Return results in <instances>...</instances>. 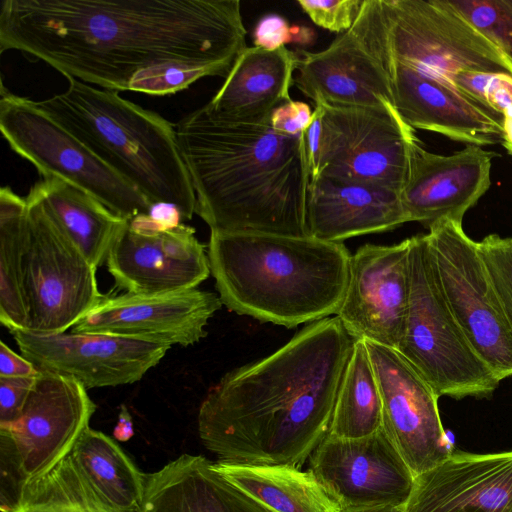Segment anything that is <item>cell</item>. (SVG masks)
<instances>
[{
  "label": "cell",
  "mask_w": 512,
  "mask_h": 512,
  "mask_svg": "<svg viewBox=\"0 0 512 512\" xmlns=\"http://www.w3.org/2000/svg\"><path fill=\"white\" fill-rule=\"evenodd\" d=\"M134 435L132 417L128 408L122 405L118 414V421L113 430L114 438L119 442H126Z\"/></svg>",
  "instance_id": "obj_40"
},
{
  "label": "cell",
  "mask_w": 512,
  "mask_h": 512,
  "mask_svg": "<svg viewBox=\"0 0 512 512\" xmlns=\"http://www.w3.org/2000/svg\"><path fill=\"white\" fill-rule=\"evenodd\" d=\"M428 240L442 292L468 342L499 381L512 376V327L503 310L478 242L462 223L443 219Z\"/></svg>",
  "instance_id": "obj_10"
},
{
  "label": "cell",
  "mask_w": 512,
  "mask_h": 512,
  "mask_svg": "<svg viewBox=\"0 0 512 512\" xmlns=\"http://www.w3.org/2000/svg\"><path fill=\"white\" fill-rule=\"evenodd\" d=\"M312 117L313 111L307 103L291 99L274 109L270 117V125L280 134L299 135L307 130Z\"/></svg>",
  "instance_id": "obj_38"
},
{
  "label": "cell",
  "mask_w": 512,
  "mask_h": 512,
  "mask_svg": "<svg viewBox=\"0 0 512 512\" xmlns=\"http://www.w3.org/2000/svg\"><path fill=\"white\" fill-rule=\"evenodd\" d=\"M239 0H2L0 51L111 91L169 65L229 73L246 46Z\"/></svg>",
  "instance_id": "obj_1"
},
{
  "label": "cell",
  "mask_w": 512,
  "mask_h": 512,
  "mask_svg": "<svg viewBox=\"0 0 512 512\" xmlns=\"http://www.w3.org/2000/svg\"><path fill=\"white\" fill-rule=\"evenodd\" d=\"M0 473H1V512H10L18 503L27 484L12 443L7 435L0 432Z\"/></svg>",
  "instance_id": "obj_36"
},
{
  "label": "cell",
  "mask_w": 512,
  "mask_h": 512,
  "mask_svg": "<svg viewBox=\"0 0 512 512\" xmlns=\"http://www.w3.org/2000/svg\"><path fill=\"white\" fill-rule=\"evenodd\" d=\"M376 63L388 80L395 110L414 130L436 132L467 145H502V114L410 67L392 62Z\"/></svg>",
  "instance_id": "obj_20"
},
{
  "label": "cell",
  "mask_w": 512,
  "mask_h": 512,
  "mask_svg": "<svg viewBox=\"0 0 512 512\" xmlns=\"http://www.w3.org/2000/svg\"><path fill=\"white\" fill-rule=\"evenodd\" d=\"M410 293L396 349L438 397L487 398L499 379L475 352L442 292L428 235L409 238Z\"/></svg>",
  "instance_id": "obj_7"
},
{
  "label": "cell",
  "mask_w": 512,
  "mask_h": 512,
  "mask_svg": "<svg viewBox=\"0 0 512 512\" xmlns=\"http://www.w3.org/2000/svg\"><path fill=\"white\" fill-rule=\"evenodd\" d=\"M309 463L341 508L405 506L414 487L415 476L382 427L358 439L327 434Z\"/></svg>",
  "instance_id": "obj_14"
},
{
  "label": "cell",
  "mask_w": 512,
  "mask_h": 512,
  "mask_svg": "<svg viewBox=\"0 0 512 512\" xmlns=\"http://www.w3.org/2000/svg\"><path fill=\"white\" fill-rule=\"evenodd\" d=\"M27 201L10 187L0 190V321L25 331L27 311L22 288V253Z\"/></svg>",
  "instance_id": "obj_31"
},
{
  "label": "cell",
  "mask_w": 512,
  "mask_h": 512,
  "mask_svg": "<svg viewBox=\"0 0 512 512\" xmlns=\"http://www.w3.org/2000/svg\"><path fill=\"white\" fill-rule=\"evenodd\" d=\"M210 271L230 311L293 328L336 315L351 254L309 235L211 231Z\"/></svg>",
  "instance_id": "obj_4"
},
{
  "label": "cell",
  "mask_w": 512,
  "mask_h": 512,
  "mask_svg": "<svg viewBox=\"0 0 512 512\" xmlns=\"http://www.w3.org/2000/svg\"><path fill=\"white\" fill-rule=\"evenodd\" d=\"M382 399L364 340H355L334 404L328 433L358 439L382 427Z\"/></svg>",
  "instance_id": "obj_29"
},
{
  "label": "cell",
  "mask_w": 512,
  "mask_h": 512,
  "mask_svg": "<svg viewBox=\"0 0 512 512\" xmlns=\"http://www.w3.org/2000/svg\"><path fill=\"white\" fill-rule=\"evenodd\" d=\"M95 410L79 381L39 370L20 416L0 429L10 439L27 483L71 453Z\"/></svg>",
  "instance_id": "obj_15"
},
{
  "label": "cell",
  "mask_w": 512,
  "mask_h": 512,
  "mask_svg": "<svg viewBox=\"0 0 512 512\" xmlns=\"http://www.w3.org/2000/svg\"><path fill=\"white\" fill-rule=\"evenodd\" d=\"M349 30L376 62L405 65L454 89L461 73L512 77L501 49L446 0H364Z\"/></svg>",
  "instance_id": "obj_6"
},
{
  "label": "cell",
  "mask_w": 512,
  "mask_h": 512,
  "mask_svg": "<svg viewBox=\"0 0 512 512\" xmlns=\"http://www.w3.org/2000/svg\"><path fill=\"white\" fill-rule=\"evenodd\" d=\"M455 85L464 94L496 113L512 110V77L504 74L461 73Z\"/></svg>",
  "instance_id": "obj_34"
},
{
  "label": "cell",
  "mask_w": 512,
  "mask_h": 512,
  "mask_svg": "<svg viewBox=\"0 0 512 512\" xmlns=\"http://www.w3.org/2000/svg\"><path fill=\"white\" fill-rule=\"evenodd\" d=\"M106 265L115 285L132 294L197 288L211 274L205 246L184 223L157 232L136 231L127 223Z\"/></svg>",
  "instance_id": "obj_18"
},
{
  "label": "cell",
  "mask_w": 512,
  "mask_h": 512,
  "mask_svg": "<svg viewBox=\"0 0 512 512\" xmlns=\"http://www.w3.org/2000/svg\"><path fill=\"white\" fill-rule=\"evenodd\" d=\"M22 288L27 332L64 333L103 298L96 269L57 226L43 205L27 195Z\"/></svg>",
  "instance_id": "obj_8"
},
{
  "label": "cell",
  "mask_w": 512,
  "mask_h": 512,
  "mask_svg": "<svg viewBox=\"0 0 512 512\" xmlns=\"http://www.w3.org/2000/svg\"><path fill=\"white\" fill-rule=\"evenodd\" d=\"M409 293V238L394 245L365 244L351 256L346 293L335 316L355 340L397 349Z\"/></svg>",
  "instance_id": "obj_16"
},
{
  "label": "cell",
  "mask_w": 512,
  "mask_h": 512,
  "mask_svg": "<svg viewBox=\"0 0 512 512\" xmlns=\"http://www.w3.org/2000/svg\"><path fill=\"white\" fill-rule=\"evenodd\" d=\"M408 222L400 193L381 186L327 177L310 179L307 235L327 242L393 230Z\"/></svg>",
  "instance_id": "obj_23"
},
{
  "label": "cell",
  "mask_w": 512,
  "mask_h": 512,
  "mask_svg": "<svg viewBox=\"0 0 512 512\" xmlns=\"http://www.w3.org/2000/svg\"><path fill=\"white\" fill-rule=\"evenodd\" d=\"M496 153L476 145L444 156L427 151L415 135L408 143V169L400 199L408 222L429 228L443 219L462 223L490 187Z\"/></svg>",
  "instance_id": "obj_17"
},
{
  "label": "cell",
  "mask_w": 512,
  "mask_h": 512,
  "mask_svg": "<svg viewBox=\"0 0 512 512\" xmlns=\"http://www.w3.org/2000/svg\"><path fill=\"white\" fill-rule=\"evenodd\" d=\"M405 506H372V507H355V508H342L340 512H404Z\"/></svg>",
  "instance_id": "obj_42"
},
{
  "label": "cell",
  "mask_w": 512,
  "mask_h": 512,
  "mask_svg": "<svg viewBox=\"0 0 512 512\" xmlns=\"http://www.w3.org/2000/svg\"><path fill=\"white\" fill-rule=\"evenodd\" d=\"M503 143L502 146L512 155V110L503 114Z\"/></svg>",
  "instance_id": "obj_41"
},
{
  "label": "cell",
  "mask_w": 512,
  "mask_h": 512,
  "mask_svg": "<svg viewBox=\"0 0 512 512\" xmlns=\"http://www.w3.org/2000/svg\"><path fill=\"white\" fill-rule=\"evenodd\" d=\"M210 231L305 236L310 169L305 132L219 118L202 106L175 125Z\"/></svg>",
  "instance_id": "obj_3"
},
{
  "label": "cell",
  "mask_w": 512,
  "mask_h": 512,
  "mask_svg": "<svg viewBox=\"0 0 512 512\" xmlns=\"http://www.w3.org/2000/svg\"><path fill=\"white\" fill-rule=\"evenodd\" d=\"M11 333L21 355L39 370L72 377L86 389L135 383L171 348L168 343L139 336Z\"/></svg>",
  "instance_id": "obj_12"
},
{
  "label": "cell",
  "mask_w": 512,
  "mask_h": 512,
  "mask_svg": "<svg viewBox=\"0 0 512 512\" xmlns=\"http://www.w3.org/2000/svg\"><path fill=\"white\" fill-rule=\"evenodd\" d=\"M0 130L12 150L42 177H56L91 194L117 216L131 220L152 204L78 138L46 114L37 101L1 83Z\"/></svg>",
  "instance_id": "obj_9"
},
{
  "label": "cell",
  "mask_w": 512,
  "mask_h": 512,
  "mask_svg": "<svg viewBox=\"0 0 512 512\" xmlns=\"http://www.w3.org/2000/svg\"><path fill=\"white\" fill-rule=\"evenodd\" d=\"M382 399V428L416 477L451 453L438 399L421 374L394 348L365 341Z\"/></svg>",
  "instance_id": "obj_13"
},
{
  "label": "cell",
  "mask_w": 512,
  "mask_h": 512,
  "mask_svg": "<svg viewBox=\"0 0 512 512\" xmlns=\"http://www.w3.org/2000/svg\"><path fill=\"white\" fill-rule=\"evenodd\" d=\"M36 377L0 378V429L10 427L18 419Z\"/></svg>",
  "instance_id": "obj_37"
},
{
  "label": "cell",
  "mask_w": 512,
  "mask_h": 512,
  "mask_svg": "<svg viewBox=\"0 0 512 512\" xmlns=\"http://www.w3.org/2000/svg\"><path fill=\"white\" fill-rule=\"evenodd\" d=\"M404 512H512V450L451 452L415 477Z\"/></svg>",
  "instance_id": "obj_21"
},
{
  "label": "cell",
  "mask_w": 512,
  "mask_h": 512,
  "mask_svg": "<svg viewBox=\"0 0 512 512\" xmlns=\"http://www.w3.org/2000/svg\"><path fill=\"white\" fill-rule=\"evenodd\" d=\"M57 226L97 270L128 220L110 211L83 189L56 177H42L30 189Z\"/></svg>",
  "instance_id": "obj_26"
},
{
  "label": "cell",
  "mask_w": 512,
  "mask_h": 512,
  "mask_svg": "<svg viewBox=\"0 0 512 512\" xmlns=\"http://www.w3.org/2000/svg\"><path fill=\"white\" fill-rule=\"evenodd\" d=\"M39 369L23 355L0 342V378L35 377Z\"/></svg>",
  "instance_id": "obj_39"
},
{
  "label": "cell",
  "mask_w": 512,
  "mask_h": 512,
  "mask_svg": "<svg viewBox=\"0 0 512 512\" xmlns=\"http://www.w3.org/2000/svg\"><path fill=\"white\" fill-rule=\"evenodd\" d=\"M493 286L512 327V237L489 234L478 242Z\"/></svg>",
  "instance_id": "obj_33"
},
{
  "label": "cell",
  "mask_w": 512,
  "mask_h": 512,
  "mask_svg": "<svg viewBox=\"0 0 512 512\" xmlns=\"http://www.w3.org/2000/svg\"><path fill=\"white\" fill-rule=\"evenodd\" d=\"M298 52L294 84L315 104L393 106L384 72L350 30L338 35L324 50Z\"/></svg>",
  "instance_id": "obj_22"
},
{
  "label": "cell",
  "mask_w": 512,
  "mask_h": 512,
  "mask_svg": "<svg viewBox=\"0 0 512 512\" xmlns=\"http://www.w3.org/2000/svg\"><path fill=\"white\" fill-rule=\"evenodd\" d=\"M512 62V0H446Z\"/></svg>",
  "instance_id": "obj_32"
},
{
  "label": "cell",
  "mask_w": 512,
  "mask_h": 512,
  "mask_svg": "<svg viewBox=\"0 0 512 512\" xmlns=\"http://www.w3.org/2000/svg\"><path fill=\"white\" fill-rule=\"evenodd\" d=\"M229 482L270 512H340L313 472L291 465L213 462Z\"/></svg>",
  "instance_id": "obj_27"
},
{
  "label": "cell",
  "mask_w": 512,
  "mask_h": 512,
  "mask_svg": "<svg viewBox=\"0 0 512 512\" xmlns=\"http://www.w3.org/2000/svg\"><path fill=\"white\" fill-rule=\"evenodd\" d=\"M10 512H134L110 504L91 485L71 454L31 479Z\"/></svg>",
  "instance_id": "obj_30"
},
{
  "label": "cell",
  "mask_w": 512,
  "mask_h": 512,
  "mask_svg": "<svg viewBox=\"0 0 512 512\" xmlns=\"http://www.w3.org/2000/svg\"><path fill=\"white\" fill-rule=\"evenodd\" d=\"M219 296L198 288L162 293H123L104 298L71 329L73 333L139 336L189 346L207 334L221 308Z\"/></svg>",
  "instance_id": "obj_19"
},
{
  "label": "cell",
  "mask_w": 512,
  "mask_h": 512,
  "mask_svg": "<svg viewBox=\"0 0 512 512\" xmlns=\"http://www.w3.org/2000/svg\"><path fill=\"white\" fill-rule=\"evenodd\" d=\"M318 105L320 145L311 179L327 177L400 193L408 169V143L416 134L395 108Z\"/></svg>",
  "instance_id": "obj_11"
},
{
  "label": "cell",
  "mask_w": 512,
  "mask_h": 512,
  "mask_svg": "<svg viewBox=\"0 0 512 512\" xmlns=\"http://www.w3.org/2000/svg\"><path fill=\"white\" fill-rule=\"evenodd\" d=\"M68 83L65 91L37 101L39 107L152 205H173L183 221L191 220L196 194L175 125L116 91Z\"/></svg>",
  "instance_id": "obj_5"
},
{
  "label": "cell",
  "mask_w": 512,
  "mask_h": 512,
  "mask_svg": "<svg viewBox=\"0 0 512 512\" xmlns=\"http://www.w3.org/2000/svg\"><path fill=\"white\" fill-rule=\"evenodd\" d=\"M299 52L246 47L234 61L216 94L205 104L213 115L234 122L264 124L272 112L290 101Z\"/></svg>",
  "instance_id": "obj_24"
},
{
  "label": "cell",
  "mask_w": 512,
  "mask_h": 512,
  "mask_svg": "<svg viewBox=\"0 0 512 512\" xmlns=\"http://www.w3.org/2000/svg\"><path fill=\"white\" fill-rule=\"evenodd\" d=\"M139 512H270L202 455L182 454L146 474Z\"/></svg>",
  "instance_id": "obj_25"
},
{
  "label": "cell",
  "mask_w": 512,
  "mask_h": 512,
  "mask_svg": "<svg viewBox=\"0 0 512 512\" xmlns=\"http://www.w3.org/2000/svg\"><path fill=\"white\" fill-rule=\"evenodd\" d=\"M364 0H298L297 4L319 27L344 33L354 24Z\"/></svg>",
  "instance_id": "obj_35"
},
{
  "label": "cell",
  "mask_w": 512,
  "mask_h": 512,
  "mask_svg": "<svg viewBox=\"0 0 512 512\" xmlns=\"http://www.w3.org/2000/svg\"><path fill=\"white\" fill-rule=\"evenodd\" d=\"M354 342L327 317L226 373L200 405L202 444L220 461L301 468L328 433Z\"/></svg>",
  "instance_id": "obj_2"
},
{
  "label": "cell",
  "mask_w": 512,
  "mask_h": 512,
  "mask_svg": "<svg viewBox=\"0 0 512 512\" xmlns=\"http://www.w3.org/2000/svg\"><path fill=\"white\" fill-rule=\"evenodd\" d=\"M70 454L104 499L120 509L139 512L146 474L139 470L115 440L89 427L79 437Z\"/></svg>",
  "instance_id": "obj_28"
}]
</instances>
